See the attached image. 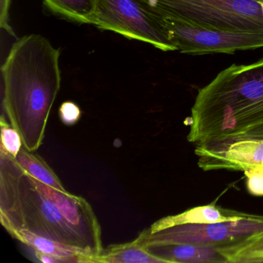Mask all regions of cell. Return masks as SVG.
Segmentation results:
<instances>
[{"instance_id": "cell-1", "label": "cell", "mask_w": 263, "mask_h": 263, "mask_svg": "<svg viewBox=\"0 0 263 263\" xmlns=\"http://www.w3.org/2000/svg\"><path fill=\"white\" fill-rule=\"evenodd\" d=\"M60 55L47 38L27 35L13 44L1 67L4 110L30 152H36L44 142L61 89Z\"/></svg>"}, {"instance_id": "cell-2", "label": "cell", "mask_w": 263, "mask_h": 263, "mask_svg": "<svg viewBox=\"0 0 263 263\" xmlns=\"http://www.w3.org/2000/svg\"><path fill=\"white\" fill-rule=\"evenodd\" d=\"M187 139L195 145L229 139L263 124V59L232 64L200 89Z\"/></svg>"}, {"instance_id": "cell-3", "label": "cell", "mask_w": 263, "mask_h": 263, "mask_svg": "<svg viewBox=\"0 0 263 263\" xmlns=\"http://www.w3.org/2000/svg\"><path fill=\"white\" fill-rule=\"evenodd\" d=\"M0 221L7 232L24 229L93 256L56 204L38 189L35 178L1 149Z\"/></svg>"}, {"instance_id": "cell-4", "label": "cell", "mask_w": 263, "mask_h": 263, "mask_svg": "<svg viewBox=\"0 0 263 263\" xmlns=\"http://www.w3.org/2000/svg\"><path fill=\"white\" fill-rule=\"evenodd\" d=\"M153 14L206 28L263 31V0H138Z\"/></svg>"}, {"instance_id": "cell-5", "label": "cell", "mask_w": 263, "mask_h": 263, "mask_svg": "<svg viewBox=\"0 0 263 263\" xmlns=\"http://www.w3.org/2000/svg\"><path fill=\"white\" fill-rule=\"evenodd\" d=\"M152 14L176 50L184 54H233L237 51L263 48V31L206 28L168 16Z\"/></svg>"}, {"instance_id": "cell-6", "label": "cell", "mask_w": 263, "mask_h": 263, "mask_svg": "<svg viewBox=\"0 0 263 263\" xmlns=\"http://www.w3.org/2000/svg\"><path fill=\"white\" fill-rule=\"evenodd\" d=\"M88 24L147 43L162 51L177 50L153 15L138 0H93Z\"/></svg>"}, {"instance_id": "cell-7", "label": "cell", "mask_w": 263, "mask_h": 263, "mask_svg": "<svg viewBox=\"0 0 263 263\" xmlns=\"http://www.w3.org/2000/svg\"><path fill=\"white\" fill-rule=\"evenodd\" d=\"M263 232V215H252L235 221L211 224H187L166 228L155 232L147 229L138 238L147 245L195 244L226 247L241 242Z\"/></svg>"}, {"instance_id": "cell-8", "label": "cell", "mask_w": 263, "mask_h": 263, "mask_svg": "<svg viewBox=\"0 0 263 263\" xmlns=\"http://www.w3.org/2000/svg\"><path fill=\"white\" fill-rule=\"evenodd\" d=\"M35 181L42 193L56 204L96 260L97 257L102 253L104 248L101 226L90 204L83 197L72 195L69 192H61L36 178Z\"/></svg>"}, {"instance_id": "cell-9", "label": "cell", "mask_w": 263, "mask_h": 263, "mask_svg": "<svg viewBox=\"0 0 263 263\" xmlns=\"http://www.w3.org/2000/svg\"><path fill=\"white\" fill-rule=\"evenodd\" d=\"M250 214L232 209H223L215 205V202L207 205L192 208L182 213L171 215L158 220L150 228L149 232H155L166 228L187 224H211L222 221H235L249 216Z\"/></svg>"}, {"instance_id": "cell-10", "label": "cell", "mask_w": 263, "mask_h": 263, "mask_svg": "<svg viewBox=\"0 0 263 263\" xmlns=\"http://www.w3.org/2000/svg\"><path fill=\"white\" fill-rule=\"evenodd\" d=\"M152 255L166 263H228L218 248L195 244L147 245Z\"/></svg>"}, {"instance_id": "cell-11", "label": "cell", "mask_w": 263, "mask_h": 263, "mask_svg": "<svg viewBox=\"0 0 263 263\" xmlns=\"http://www.w3.org/2000/svg\"><path fill=\"white\" fill-rule=\"evenodd\" d=\"M8 233L32 250L50 255L59 263H95V258L82 249L67 246L29 231L12 229L8 231Z\"/></svg>"}, {"instance_id": "cell-12", "label": "cell", "mask_w": 263, "mask_h": 263, "mask_svg": "<svg viewBox=\"0 0 263 263\" xmlns=\"http://www.w3.org/2000/svg\"><path fill=\"white\" fill-rule=\"evenodd\" d=\"M96 263H166L152 255L137 237L124 244L111 245L97 257Z\"/></svg>"}, {"instance_id": "cell-13", "label": "cell", "mask_w": 263, "mask_h": 263, "mask_svg": "<svg viewBox=\"0 0 263 263\" xmlns=\"http://www.w3.org/2000/svg\"><path fill=\"white\" fill-rule=\"evenodd\" d=\"M14 159L23 168L41 182L61 192H68L53 169L37 154L30 152L23 146Z\"/></svg>"}, {"instance_id": "cell-14", "label": "cell", "mask_w": 263, "mask_h": 263, "mask_svg": "<svg viewBox=\"0 0 263 263\" xmlns=\"http://www.w3.org/2000/svg\"><path fill=\"white\" fill-rule=\"evenodd\" d=\"M218 249L228 263L263 262V232Z\"/></svg>"}, {"instance_id": "cell-15", "label": "cell", "mask_w": 263, "mask_h": 263, "mask_svg": "<svg viewBox=\"0 0 263 263\" xmlns=\"http://www.w3.org/2000/svg\"><path fill=\"white\" fill-rule=\"evenodd\" d=\"M47 8L58 16L78 24H88L93 0H43Z\"/></svg>"}, {"instance_id": "cell-16", "label": "cell", "mask_w": 263, "mask_h": 263, "mask_svg": "<svg viewBox=\"0 0 263 263\" xmlns=\"http://www.w3.org/2000/svg\"><path fill=\"white\" fill-rule=\"evenodd\" d=\"M0 126H1L0 149L7 152L13 158H16L24 146L21 135L18 130L10 124V123L9 124L6 121L4 116L1 117Z\"/></svg>"}, {"instance_id": "cell-17", "label": "cell", "mask_w": 263, "mask_h": 263, "mask_svg": "<svg viewBox=\"0 0 263 263\" xmlns=\"http://www.w3.org/2000/svg\"><path fill=\"white\" fill-rule=\"evenodd\" d=\"M243 172L247 179L246 185L249 193L255 196H263V165L253 166Z\"/></svg>"}, {"instance_id": "cell-18", "label": "cell", "mask_w": 263, "mask_h": 263, "mask_svg": "<svg viewBox=\"0 0 263 263\" xmlns=\"http://www.w3.org/2000/svg\"><path fill=\"white\" fill-rule=\"evenodd\" d=\"M60 118L66 125L71 126L77 124L81 118V110L79 106L72 101H65L59 109Z\"/></svg>"}, {"instance_id": "cell-19", "label": "cell", "mask_w": 263, "mask_h": 263, "mask_svg": "<svg viewBox=\"0 0 263 263\" xmlns=\"http://www.w3.org/2000/svg\"><path fill=\"white\" fill-rule=\"evenodd\" d=\"M243 139H263V124L251 127L249 130L242 132V133L238 134V135L229 138V139L221 140V141H230Z\"/></svg>"}, {"instance_id": "cell-20", "label": "cell", "mask_w": 263, "mask_h": 263, "mask_svg": "<svg viewBox=\"0 0 263 263\" xmlns=\"http://www.w3.org/2000/svg\"><path fill=\"white\" fill-rule=\"evenodd\" d=\"M11 0H0V26L12 36H16L9 24V9Z\"/></svg>"}]
</instances>
